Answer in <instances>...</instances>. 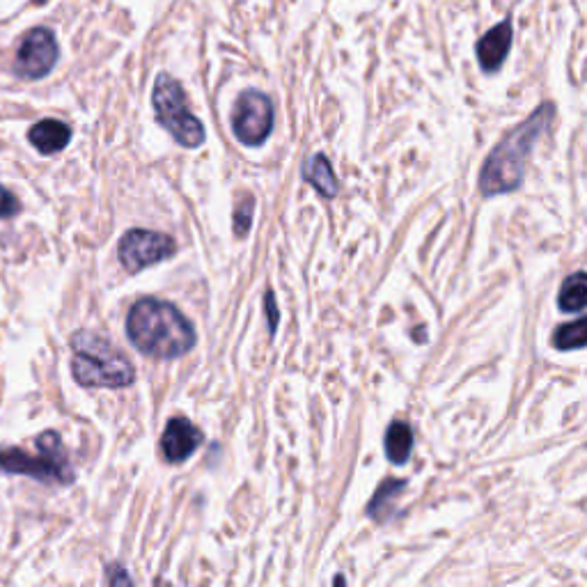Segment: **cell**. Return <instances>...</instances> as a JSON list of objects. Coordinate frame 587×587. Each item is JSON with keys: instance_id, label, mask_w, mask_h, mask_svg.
Returning <instances> with one entry per match:
<instances>
[{"instance_id": "cell-1", "label": "cell", "mask_w": 587, "mask_h": 587, "mask_svg": "<svg viewBox=\"0 0 587 587\" xmlns=\"http://www.w3.org/2000/svg\"><path fill=\"white\" fill-rule=\"evenodd\" d=\"M553 117L555 106L542 104L526 122H521L514 131L507 133L498 147H493L480 172V191L487 198L519 189L523 175H526V163L532 154V147L549 131Z\"/></svg>"}, {"instance_id": "cell-2", "label": "cell", "mask_w": 587, "mask_h": 587, "mask_svg": "<svg viewBox=\"0 0 587 587\" xmlns=\"http://www.w3.org/2000/svg\"><path fill=\"white\" fill-rule=\"evenodd\" d=\"M133 347L152 358H179L195 344V328L175 305L159 299H140L127 317Z\"/></svg>"}, {"instance_id": "cell-3", "label": "cell", "mask_w": 587, "mask_h": 587, "mask_svg": "<svg viewBox=\"0 0 587 587\" xmlns=\"http://www.w3.org/2000/svg\"><path fill=\"white\" fill-rule=\"evenodd\" d=\"M72 349V374L85 388H127L136 379L129 360L95 333H76Z\"/></svg>"}, {"instance_id": "cell-4", "label": "cell", "mask_w": 587, "mask_h": 587, "mask_svg": "<svg viewBox=\"0 0 587 587\" xmlns=\"http://www.w3.org/2000/svg\"><path fill=\"white\" fill-rule=\"evenodd\" d=\"M37 455L21 448H0V471L14 475H28L51 484H72L74 471L69 466L65 448L56 432L37 436Z\"/></svg>"}, {"instance_id": "cell-5", "label": "cell", "mask_w": 587, "mask_h": 587, "mask_svg": "<svg viewBox=\"0 0 587 587\" xmlns=\"http://www.w3.org/2000/svg\"><path fill=\"white\" fill-rule=\"evenodd\" d=\"M152 104L156 120H159L161 127H166V131L179 145L193 150V147H200L205 143V127H202L198 117L189 111L182 85H179L175 78L168 74H161L156 78Z\"/></svg>"}, {"instance_id": "cell-6", "label": "cell", "mask_w": 587, "mask_h": 587, "mask_svg": "<svg viewBox=\"0 0 587 587\" xmlns=\"http://www.w3.org/2000/svg\"><path fill=\"white\" fill-rule=\"evenodd\" d=\"M232 129L241 143L248 147L262 145L273 131V104L264 92L246 90L237 99L232 113Z\"/></svg>"}, {"instance_id": "cell-7", "label": "cell", "mask_w": 587, "mask_h": 587, "mask_svg": "<svg viewBox=\"0 0 587 587\" xmlns=\"http://www.w3.org/2000/svg\"><path fill=\"white\" fill-rule=\"evenodd\" d=\"M175 241L168 234L152 232V230H129L120 241L117 255L129 273H138L156 262L168 260L175 255Z\"/></svg>"}, {"instance_id": "cell-8", "label": "cell", "mask_w": 587, "mask_h": 587, "mask_svg": "<svg viewBox=\"0 0 587 587\" xmlns=\"http://www.w3.org/2000/svg\"><path fill=\"white\" fill-rule=\"evenodd\" d=\"M58 60V44L56 37H53L51 30L46 28H35L26 33L21 39V46L17 51V74L21 78H28V81H35V78H44L46 74L56 67Z\"/></svg>"}, {"instance_id": "cell-9", "label": "cell", "mask_w": 587, "mask_h": 587, "mask_svg": "<svg viewBox=\"0 0 587 587\" xmlns=\"http://www.w3.org/2000/svg\"><path fill=\"white\" fill-rule=\"evenodd\" d=\"M512 39H514V28H512V19L507 17L505 21H500L493 26L489 33H484L480 39H477V60H480V67L484 72H498L503 67V62L507 58V53L512 49Z\"/></svg>"}, {"instance_id": "cell-10", "label": "cell", "mask_w": 587, "mask_h": 587, "mask_svg": "<svg viewBox=\"0 0 587 587\" xmlns=\"http://www.w3.org/2000/svg\"><path fill=\"white\" fill-rule=\"evenodd\" d=\"M202 443V432L186 418H172L161 438V450L172 464L189 459Z\"/></svg>"}, {"instance_id": "cell-11", "label": "cell", "mask_w": 587, "mask_h": 587, "mask_svg": "<svg viewBox=\"0 0 587 587\" xmlns=\"http://www.w3.org/2000/svg\"><path fill=\"white\" fill-rule=\"evenodd\" d=\"M28 140L42 154H56L69 145V140H72V129H69L65 122L42 120L30 129Z\"/></svg>"}, {"instance_id": "cell-12", "label": "cell", "mask_w": 587, "mask_h": 587, "mask_svg": "<svg viewBox=\"0 0 587 587\" xmlns=\"http://www.w3.org/2000/svg\"><path fill=\"white\" fill-rule=\"evenodd\" d=\"M303 179L312 186V189L322 193L324 198H335L340 191L338 177H335L331 161H328L324 154L310 156L308 163L303 166Z\"/></svg>"}, {"instance_id": "cell-13", "label": "cell", "mask_w": 587, "mask_h": 587, "mask_svg": "<svg viewBox=\"0 0 587 587\" xmlns=\"http://www.w3.org/2000/svg\"><path fill=\"white\" fill-rule=\"evenodd\" d=\"M404 489H406V482H395V480L383 482L377 489V493H374L372 503L367 505V514H370L372 519H377L379 523L388 521L390 516H395V500Z\"/></svg>"}, {"instance_id": "cell-14", "label": "cell", "mask_w": 587, "mask_h": 587, "mask_svg": "<svg viewBox=\"0 0 587 587\" xmlns=\"http://www.w3.org/2000/svg\"><path fill=\"white\" fill-rule=\"evenodd\" d=\"M413 450V432L406 422H393L386 432V455L393 464H406Z\"/></svg>"}, {"instance_id": "cell-15", "label": "cell", "mask_w": 587, "mask_h": 587, "mask_svg": "<svg viewBox=\"0 0 587 587\" xmlns=\"http://www.w3.org/2000/svg\"><path fill=\"white\" fill-rule=\"evenodd\" d=\"M558 305L562 312H581L587 308V273H571L562 283Z\"/></svg>"}, {"instance_id": "cell-16", "label": "cell", "mask_w": 587, "mask_h": 587, "mask_svg": "<svg viewBox=\"0 0 587 587\" xmlns=\"http://www.w3.org/2000/svg\"><path fill=\"white\" fill-rule=\"evenodd\" d=\"M553 347L560 349V351L587 347V317L578 319V322L562 324V326L555 328Z\"/></svg>"}, {"instance_id": "cell-17", "label": "cell", "mask_w": 587, "mask_h": 587, "mask_svg": "<svg viewBox=\"0 0 587 587\" xmlns=\"http://www.w3.org/2000/svg\"><path fill=\"white\" fill-rule=\"evenodd\" d=\"M253 211H255V202L250 195H244V200L237 202V209H234V234L237 237H244V234L250 230V223H253Z\"/></svg>"}, {"instance_id": "cell-18", "label": "cell", "mask_w": 587, "mask_h": 587, "mask_svg": "<svg viewBox=\"0 0 587 587\" xmlns=\"http://www.w3.org/2000/svg\"><path fill=\"white\" fill-rule=\"evenodd\" d=\"M19 214V200L0 186V218H12Z\"/></svg>"}, {"instance_id": "cell-19", "label": "cell", "mask_w": 587, "mask_h": 587, "mask_svg": "<svg viewBox=\"0 0 587 587\" xmlns=\"http://www.w3.org/2000/svg\"><path fill=\"white\" fill-rule=\"evenodd\" d=\"M264 305H266V310H269V326H271V331H276V326H278V308H276V299H273L271 292H266Z\"/></svg>"}, {"instance_id": "cell-20", "label": "cell", "mask_w": 587, "mask_h": 587, "mask_svg": "<svg viewBox=\"0 0 587 587\" xmlns=\"http://www.w3.org/2000/svg\"><path fill=\"white\" fill-rule=\"evenodd\" d=\"M108 583H131V578L124 574V571H120V567H108Z\"/></svg>"}, {"instance_id": "cell-21", "label": "cell", "mask_w": 587, "mask_h": 587, "mask_svg": "<svg viewBox=\"0 0 587 587\" xmlns=\"http://www.w3.org/2000/svg\"><path fill=\"white\" fill-rule=\"evenodd\" d=\"M39 3H49V0H39Z\"/></svg>"}]
</instances>
